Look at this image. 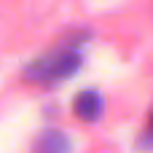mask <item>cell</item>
<instances>
[{
    "label": "cell",
    "mask_w": 153,
    "mask_h": 153,
    "mask_svg": "<svg viewBox=\"0 0 153 153\" xmlns=\"http://www.w3.org/2000/svg\"><path fill=\"white\" fill-rule=\"evenodd\" d=\"M78 65H81V54H78L73 46H65V48H59V51H54V54L38 59V62L27 70V75H30L32 81H40V83H56V81L73 75V73L78 70Z\"/></svg>",
    "instance_id": "cell-1"
},
{
    "label": "cell",
    "mask_w": 153,
    "mask_h": 153,
    "mask_svg": "<svg viewBox=\"0 0 153 153\" xmlns=\"http://www.w3.org/2000/svg\"><path fill=\"white\" fill-rule=\"evenodd\" d=\"M102 110H105V102H102V94H100V91L86 89V91H81V94L75 97V116H78L81 121L94 124V121L102 116Z\"/></svg>",
    "instance_id": "cell-2"
},
{
    "label": "cell",
    "mask_w": 153,
    "mask_h": 153,
    "mask_svg": "<svg viewBox=\"0 0 153 153\" xmlns=\"http://www.w3.org/2000/svg\"><path fill=\"white\" fill-rule=\"evenodd\" d=\"M35 153H73V145L59 129H46L35 143Z\"/></svg>",
    "instance_id": "cell-3"
},
{
    "label": "cell",
    "mask_w": 153,
    "mask_h": 153,
    "mask_svg": "<svg viewBox=\"0 0 153 153\" xmlns=\"http://www.w3.org/2000/svg\"><path fill=\"white\" fill-rule=\"evenodd\" d=\"M151 134H153V118H151Z\"/></svg>",
    "instance_id": "cell-4"
}]
</instances>
